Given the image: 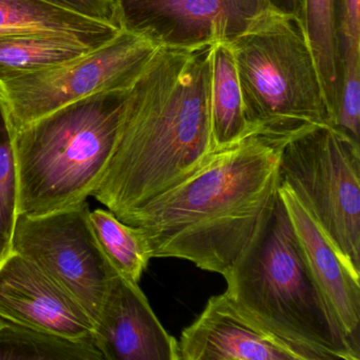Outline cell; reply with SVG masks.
I'll return each instance as SVG.
<instances>
[{
    "label": "cell",
    "mask_w": 360,
    "mask_h": 360,
    "mask_svg": "<svg viewBox=\"0 0 360 360\" xmlns=\"http://www.w3.org/2000/svg\"><path fill=\"white\" fill-rule=\"evenodd\" d=\"M285 141L250 134L138 210L117 218L138 227L151 259L176 258L224 277L278 195Z\"/></svg>",
    "instance_id": "6da1fadb"
},
{
    "label": "cell",
    "mask_w": 360,
    "mask_h": 360,
    "mask_svg": "<svg viewBox=\"0 0 360 360\" xmlns=\"http://www.w3.org/2000/svg\"><path fill=\"white\" fill-rule=\"evenodd\" d=\"M210 46L158 48L130 88L115 155L91 195L117 218L176 184L214 150Z\"/></svg>",
    "instance_id": "7a4b0ae2"
},
{
    "label": "cell",
    "mask_w": 360,
    "mask_h": 360,
    "mask_svg": "<svg viewBox=\"0 0 360 360\" xmlns=\"http://www.w3.org/2000/svg\"><path fill=\"white\" fill-rule=\"evenodd\" d=\"M224 279L233 302L301 360H360L314 277L279 191Z\"/></svg>",
    "instance_id": "3957f363"
},
{
    "label": "cell",
    "mask_w": 360,
    "mask_h": 360,
    "mask_svg": "<svg viewBox=\"0 0 360 360\" xmlns=\"http://www.w3.org/2000/svg\"><path fill=\"white\" fill-rule=\"evenodd\" d=\"M129 91L94 94L14 132L18 214L39 216L91 197L115 155Z\"/></svg>",
    "instance_id": "277c9868"
},
{
    "label": "cell",
    "mask_w": 360,
    "mask_h": 360,
    "mask_svg": "<svg viewBox=\"0 0 360 360\" xmlns=\"http://www.w3.org/2000/svg\"><path fill=\"white\" fill-rule=\"evenodd\" d=\"M231 46L250 134L286 141L328 125L319 75L300 20L267 10Z\"/></svg>",
    "instance_id": "5b68a950"
},
{
    "label": "cell",
    "mask_w": 360,
    "mask_h": 360,
    "mask_svg": "<svg viewBox=\"0 0 360 360\" xmlns=\"http://www.w3.org/2000/svg\"><path fill=\"white\" fill-rule=\"evenodd\" d=\"M280 181L360 271V143L330 125L285 141Z\"/></svg>",
    "instance_id": "8992f818"
},
{
    "label": "cell",
    "mask_w": 360,
    "mask_h": 360,
    "mask_svg": "<svg viewBox=\"0 0 360 360\" xmlns=\"http://www.w3.org/2000/svg\"><path fill=\"white\" fill-rule=\"evenodd\" d=\"M158 48L121 30L70 62L0 81V103L12 132L94 94L130 89Z\"/></svg>",
    "instance_id": "52a82bcc"
},
{
    "label": "cell",
    "mask_w": 360,
    "mask_h": 360,
    "mask_svg": "<svg viewBox=\"0 0 360 360\" xmlns=\"http://www.w3.org/2000/svg\"><path fill=\"white\" fill-rule=\"evenodd\" d=\"M87 201L39 216L18 214L11 250L29 259L98 321L111 280L119 275L94 235Z\"/></svg>",
    "instance_id": "ba28073f"
},
{
    "label": "cell",
    "mask_w": 360,
    "mask_h": 360,
    "mask_svg": "<svg viewBox=\"0 0 360 360\" xmlns=\"http://www.w3.org/2000/svg\"><path fill=\"white\" fill-rule=\"evenodd\" d=\"M120 28L157 47L229 43L271 9L266 0H115Z\"/></svg>",
    "instance_id": "9c48e42d"
},
{
    "label": "cell",
    "mask_w": 360,
    "mask_h": 360,
    "mask_svg": "<svg viewBox=\"0 0 360 360\" xmlns=\"http://www.w3.org/2000/svg\"><path fill=\"white\" fill-rule=\"evenodd\" d=\"M0 317L39 332L94 343V322L83 307L13 250L0 261Z\"/></svg>",
    "instance_id": "30bf717a"
},
{
    "label": "cell",
    "mask_w": 360,
    "mask_h": 360,
    "mask_svg": "<svg viewBox=\"0 0 360 360\" xmlns=\"http://www.w3.org/2000/svg\"><path fill=\"white\" fill-rule=\"evenodd\" d=\"M178 360H301L223 292L210 297L176 340Z\"/></svg>",
    "instance_id": "8fae6325"
},
{
    "label": "cell",
    "mask_w": 360,
    "mask_h": 360,
    "mask_svg": "<svg viewBox=\"0 0 360 360\" xmlns=\"http://www.w3.org/2000/svg\"><path fill=\"white\" fill-rule=\"evenodd\" d=\"M92 341L104 360H178L176 339L162 326L139 283L120 275L111 280Z\"/></svg>",
    "instance_id": "7c38bea8"
},
{
    "label": "cell",
    "mask_w": 360,
    "mask_h": 360,
    "mask_svg": "<svg viewBox=\"0 0 360 360\" xmlns=\"http://www.w3.org/2000/svg\"><path fill=\"white\" fill-rule=\"evenodd\" d=\"M285 204L309 267L347 336L360 349V271L337 250L311 214L280 181Z\"/></svg>",
    "instance_id": "4fadbf2b"
},
{
    "label": "cell",
    "mask_w": 360,
    "mask_h": 360,
    "mask_svg": "<svg viewBox=\"0 0 360 360\" xmlns=\"http://www.w3.org/2000/svg\"><path fill=\"white\" fill-rule=\"evenodd\" d=\"M121 29L58 7L45 0H0V37L58 35L91 49L117 37Z\"/></svg>",
    "instance_id": "5bb4252c"
},
{
    "label": "cell",
    "mask_w": 360,
    "mask_h": 360,
    "mask_svg": "<svg viewBox=\"0 0 360 360\" xmlns=\"http://www.w3.org/2000/svg\"><path fill=\"white\" fill-rule=\"evenodd\" d=\"M300 22L319 75L328 125L333 127L341 87L340 0H303Z\"/></svg>",
    "instance_id": "9a60e30c"
},
{
    "label": "cell",
    "mask_w": 360,
    "mask_h": 360,
    "mask_svg": "<svg viewBox=\"0 0 360 360\" xmlns=\"http://www.w3.org/2000/svg\"><path fill=\"white\" fill-rule=\"evenodd\" d=\"M210 128L214 149L229 146L250 134L235 56L229 43L210 46Z\"/></svg>",
    "instance_id": "2e32d148"
},
{
    "label": "cell",
    "mask_w": 360,
    "mask_h": 360,
    "mask_svg": "<svg viewBox=\"0 0 360 360\" xmlns=\"http://www.w3.org/2000/svg\"><path fill=\"white\" fill-rule=\"evenodd\" d=\"M91 50L75 39L58 35L0 37V81L70 62Z\"/></svg>",
    "instance_id": "e0dca14e"
},
{
    "label": "cell",
    "mask_w": 360,
    "mask_h": 360,
    "mask_svg": "<svg viewBox=\"0 0 360 360\" xmlns=\"http://www.w3.org/2000/svg\"><path fill=\"white\" fill-rule=\"evenodd\" d=\"M0 360H104L94 343L75 341L0 317Z\"/></svg>",
    "instance_id": "ac0fdd59"
},
{
    "label": "cell",
    "mask_w": 360,
    "mask_h": 360,
    "mask_svg": "<svg viewBox=\"0 0 360 360\" xmlns=\"http://www.w3.org/2000/svg\"><path fill=\"white\" fill-rule=\"evenodd\" d=\"M90 222L103 252L117 274L139 283L151 257L138 227L125 224L110 210L90 212Z\"/></svg>",
    "instance_id": "d6986e66"
},
{
    "label": "cell",
    "mask_w": 360,
    "mask_h": 360,
    "mask_svg": "<svg viewBox=\"0 0 360 360\" xmlns=\"http://www.w3.org/2000/svg\"><path fill=\"white\" fill-rule=\"evenodd\" d=\"M18 217V174L13 132L0 103V261L11 252Z\"/></svg>",
    "instance_id": "ffe728a7"
},
{
    "label": "cell",
    "mask_w": 360,
    "mask_h": 360,
    "mask_svg": "<svg viewBox=\"0 0 360 360\" xmlns=\"http://www.w3.org/2000/svg\"><path fill=\"white\" fill-rule=\"evenodd\" d=\"M360 50L341 41V87L338 110L333 127L359 140Z\"/></svg>",
    "instance_id": "44dd1931"
},
{
    "label": "cell",
    "mask_w": 360,
    "mask_h": 360,
    "mask_svg": "<svg viewBox=\"0 0 360 360\" xmlns=\"http://www.w3.org/2000/svg\"><path fill=\"white\" fill-rule=\"evenodd\" d=\"M52 5L120 28L115 0H45Z\"/></svg>",
    "instance_id": "7402d4cb"
},
{
    "label": "cell",
    "mask_w": 360,
    "mask_h": 360,
    "mask_svg": "<svg viewBox=\"0 0 360 360\" xmlns=\"http://www.w3.org/2000/svg\"><path fill=\"white\" fill-rule=\"evenodd\" d=\"M340 37L360 50V0H340Z\"/></svg>",
    "instance_id": "603a6c76"
},
{
    "label": "cell",
    "mask_w": 360,
    "mask_h": 360,
    "mask_svg": "<svg viewBox=\"0 0 360 360\" xmlns=\"http://www.w3.org/2000/svg\"><path fill=\"white\" fill-rule=\"evenodd\" d=\"M266 1L269 8L274 11L300 20L303 0H266Z\"/></svg>",
    "instance_id": "cb8c5ba5"
}]
</instances>
